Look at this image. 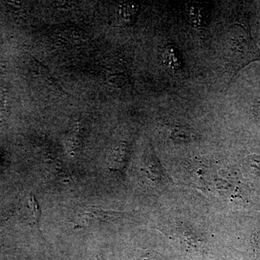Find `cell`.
I'll list each match as a JSON object with an SVG mask.
<instances>
[{
	"label": "cell",
	"instance_id": "cell-1",
	"mask_svg": "<svg viewBox=\"0 0 260 260\" xmlns=\"http://www.w3.org/2000/svg\"><path fill=\"white\" fill-rule=\"evenodd\" d=\"M124 213L111 211L100 208H88L81 210L77 217L75 229H81L99 225L103 223H109L121 218Z\"/></svg>",
	"mask_w": 260,
	"mask_h": 260
},
{
	"label": "cell",
	"instance_id": "cell-2",
	"mask_svg": "<svg viewBox=\"0 0 260 260\" xmlns=\"http://www.w3.org/2000/svg\"><path fill=\"white\" fill-rule=\"evenodd\" d=\"M164 63L172 70H179L181 67V57L179 50L172 46H169L162 51Z\"/></svg>",
	"mask_w": 260,
	"mask_h": 260
},
{
	"label": "cell",
	"instance_id": "cell-3",
	"mask_svg": "<svg viewBox=\"0 0 260 260\" xmlns=\"http://www.w3.org/2000/svg\"><path fill=\"white\" fill-rule=\"evenodd\" d=\"M138 12V5L134 3H122L118 8V15L124 21H131Z\"/></svg>",
	"mask_w": 260,
	"mask_h": 260
},
{
	"label": "cell",
	"instance_id": "cell-4",
	"mask_svg": "<svg viewBox=\"0 0 260 260\" xmlns=\"http://www.w3.org/2000/svg\"><path fill=\"white\" fill-rule=\"evenodd\" d=\"M244 165L254 174L260 175V156L250 155L244 160Z\"/></svg>",
	"mask_w": 260,
	"mask_h": 260
},
{
	"label": "cell",
	"instance_id": "cell-5",
	"mask_svg": "<svg viewBox=\"0 0 260 260\" xmlns=\"http://www.w3.org/2000/svg\"><path fill=\"white\" fill-rule=\"evenodd\" d=\"M30 209L32 210V220L34 223L37 225L39 231L40 230V219L42 216V211H41L40 206L38 204L37 200H36L35 196L32 195L31 198L30 200Z\"/></svg>",
	"mask_w": 260,
	"mask_h": 260
},
{
	"label": "cell",
	"instance_id": "cell-6",
	"mask_svg": "<svg viewBox=\"0 0 260 260\" xmlns=\"http://www.w3.org/2000/svg\"><path fill=\"white\" fill-rule=\"evenodd\" d=\"M106 81L112 86L119 87L124 83V79L121 73H109L106 76Z\"/></svg>",
	"mask_w": 260,
	"mask_h": 260
},
{
	"label": "cell",
	"instance_id": "cell-7",
	"mask_svg": "<svg viewBox=\"0 0 260 260\" xmlns=\"http://www.w3.org/2000/svg\"><path fill=\"white\" fill-rule=\"evenodd\" d=\"M251 111L254 119L260 122V99L253 104Z\"/></svg>",
	"mask_w": 260,
	"mask_h": 260
},
{
	"label": "cell",
	"instance_id": "cell-8",
	"mask_svg": "<svg viewBox=\"0 0 260 260\" xmlns=\"http://www.w3.org/2000/svg\"><path fill=\"white\" fill-rule=\"evenodd\" d=\"M254 246L256 259L260 260V232L256 233L255 235L254 236Z\"/></svg>",
	"mask_w": 260,
	"mask_h": 260
},
{
	"label": "cell",
	"instance_id": "cell-9",
	"mask_svg": "<svg viewBox=\"0 0 260 260\" xmlns=\"http://www.w3.org/2000/svg\"><path fill=\"white\" fill-rule=\"evenodd\" d=\"M144 260H161L158 259L157 257H153V256H148V257L145 258Z\"/></svg>",
	"mask_w": 260,
	"mask_h": 260
}]
</instances>
